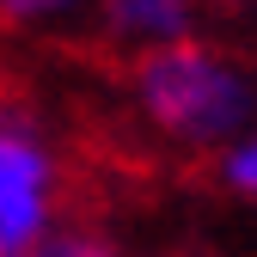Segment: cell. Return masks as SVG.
Listing matches in <instances>:
<instances>
[{
  "mask_svg": "<svg viewBox=\"0 0 257 257\" xmlns=\"http://www.w3.org/2000/svg\"><path fill=\"white\" fill-rule=\"evenodd\" d=\"M61 220V159L25 110H0V257H31Z\"/></svg>",
  "mask_w": 257,
  "mask_h": 257,
  "instance_id": "obj_2",
  "label": "cell"
},
{
  "mask_svg": "<svg viewBox=\"0 0 257 257\" xmlns=\"http://www.w3.org/2000/svg\"><path fill=\"white\" fill-rule=\"evenodd\" d=\"M202 0H98L92 7V25L98 37L122 55H159L172 43H190L202 37Z\"/></svg>",
  "mask_w": 257,
  "mask_h": 257,
  "instance_id": "obj_3",
  "label": "cell"
},
{
  "mask_svg": "<svg viewBox=\"0 0 257 257\" xmlns=\"http://www.w3.org/2000/svg\"><path fill=\"white\" fill-rule=\"evenodd\" d=\"M31 257H122V239L104 227V220H74V214H61Z\"/></svg>",
  "mask_w": 257,
  "mask_h": 257,
  "instance_id": "obj_5",
  "label": "cell"
},
{
  "mask_svg": "<svg viewBox=\"0 0 257 257\" xmlns=\"http://www.w3.org/2000/svg\"><path fill=\"white\" fill-rule=\"evenodd\" d=\"M202 7H245V0H202Z\"/></svg>",
  "mask_w": 257,
  "mask_h": 257,
  "instance_id": "obj_7",
  "label": "cell"
},
{
  "mask_svg": "<svg viewBox=\"0 0 257 257\" xmlns=\"http://www.w3.org/2000/svg\"><path fill=\"white\" fill-rule=\"evenodd\" d=\"M92 7H98V0H0V31L43 37V31L92 25Z\"/></svg>",
  "mask_w": 257,
  "mask_h": 257,
  "instance_id": "obj_4",
  "label": "cell"
},
{
  "mask_svg": "<svg viewBox=\"0 0 257 257\" xmlns=\"http://www.w3.org/2000/svg\"><path fill=\"white\" fill-rule=\"evenodd\" d=\"M128 98L159 141L214 159L245 128H257V68H245L214 37H190L141 55L128 68Z\"/></svg>",
  "mask_w": 257,
  "mask_h": 257,
  "instance_id": "obj_1",
  "label": "cell"
},
{
  "mask_svg": "<svg viewBox=\"0 0 257 257\" xmlns=\"http://www.w3.org/2000/svg\"><path fill=\"white\" fill-rule=\"evenodd\" d=\"M214 184H220V196L257 208V128H245L233 147L214 153Z\"/></svg>",
  "mask_w": 257,
  "mask_h": 257,
  "instance_id": "obj_6",
  "label": "cell"
}]
</instances>
